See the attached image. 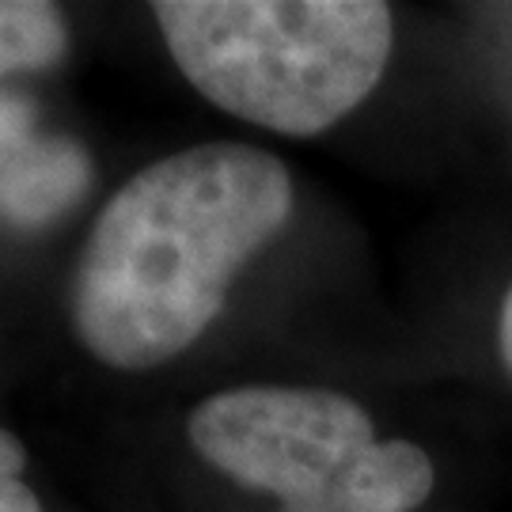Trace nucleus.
I'll return each mask as SVG.
<instances>
[{"mask_svg":"<svg viewBox=\"0 0 512 512\" xmlns=\"http://www.w3.org/2000/svg\"><path fill=\"white\" fill-rule=\"evenodd\" d=\"M190 444L285 512H342L349 475L376 444L365 406L323 387H232L190 414Z\"/></svg>","mask_w":512,"mask_h":512,"instance_id":"obj_3","label":"nucleus"},{"mask_svg":"<svg viewBox=\"0 0 512 512\" xmlns=\"http://www.w3.org/2000/svg\"><path fill=\"white\" fill-rule=\"evenodd\" d=\"M497 346H501V361L512 372V285L505 289L501 300V315H497Z\"/></svg>","mask_w":512,"mask_h":512,"instance_id":"obj_8","label":"nucleus"},{"mask_svg":"<svg viewBox=\"0 0 512 512\" xmlns=\"http://www.w3.org/2000/svg\"><path fill=\"white\" fill-rule=\"evenodd\" d=\"M35 103L23 95L0 92V171L8 167V160L19 148L35 137Z\"/></svg>","mask_w":512,"mask_h":512,"instance_id":"obj_7","label":"nucleus"},{"mask_svg":"<svg viewBox=\"0 0 512 512\" xmlns=\"http://www.w3.org/2000/svg\"><path fill=\"white\" fill-rule=\"evenodd\" d=\"M152 16L209 103L289 137H315L361 107L395 38L380 0H160Z\"/></svg>","mask_w":512,"mask_h":512,"instance_id":"obj_2","label":"nucleus"},{"mask_svg":"<svg viewBox=\"0 0 512 512\" xmlns=\"http://www.w3.org/2000/svg\"><path fill=\"white\" fill-rule=\"evenodd\" d=\"M65 23L54 4L0 0V76L46 69L65 54Z\"/></svg>","mask_w":512,"mask_h":512,"instance_id":"obj_5","label":"nucleus"},{"mask_svg":"<svg viewBox=\"0 0 512 512\" xmlns=\"http://www.w3.org/2000/svg\"><path fill=\"white\" fill-rule=\"evenodd\" d=\"M281 512H285V509H281Z\"/></svg>","mask_w":512,"mask_h":512,"instance_id":"obj_9","label":"nucleus"},{"mask_svg":"<svg viewBox=\"0 0 512 512\" xmlns=\"http://www.w3.org/2000/svg\"><path fill=\"white\" fill-rule=\"evenodd\" d=\"M0 512H42L35 490L23 482V448L0 429Z\"/></svg>","mask_w":512,"mask_h":512,"instance_id":"obj_6","label":"nucleus"},{"mask_svg":"<svg viewBox=\"0 0 512 512\" xmlns=\"http://www.w3.org/2000/svg\"><path fill=\"white\" fill-rule=\"evenodd\" d=\"M289 213L293 179L255 145H194L148 164L88 236L73 289L76 334L126 372L179 357Z\"/></svg>","mask_w":512,"mask_h":512,"instance_id":"obj_1","label":"nucleus"},{"mask_svg":"<svg viewBox=\"0 0 512 512\" xmlns=\"http://www.w3.org/2000/svg\"><path fill=\"white\" fill-rule=\"evenodd\" d=\"M92 183V160L73 137H31L0 171V213L19 228L61 217Z\"/></svg>","mask_w":512,"mask_h":512,"instance_id":"obj_4","label":"nucleus"}]
</instances>
